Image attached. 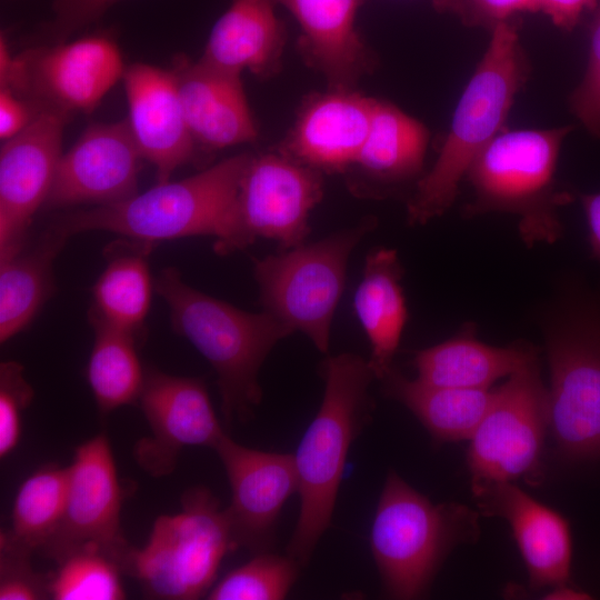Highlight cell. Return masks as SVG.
<instances>
[{"instance_id": "6da1fadb", "label": "cell", "mask_w": 600, "mask_h": 600, "mask_svg": "<svg viewBox=\"0 0 600 600\" xmlns=\"http://www.w3.org/2000/svg\"><path fill=\"white\" fill-rule=\"evenodd\" d=\"M490 43L456 108L450 130L431 170L407 204L411 226L426 224L453 203L461 179L481 150L503 130L530 67L519 41L517 17L497 24Z\"/></svg>"}, {"instance_id": "7a4b0ae2", "label": "cell", "mask_w": 600, "mask_h": 600, "mask_svg": "<svg viewBox=\"0 0 600 600\" xmlns=\"http://www.w3.org/2000/svg\"><path fill=\"white\" fill-rule=\"evenodd\" d=\"M251 157L237 154L186 179L158 182L126 200L69 213L52 229L66 238L100 230L143 243L213 236L219 252L231 234L240 183Z\"/></svg>"}, {"instance_id": "3957f363", "label": "cell", "mask_w": 600, "mask_h": 600, "mask_svg": "<svg viewBox=\"0 0 600 600\" xmlns=\"http://www.w3.org/2000/svg\"><path fill=\"white\" fill-rule=\"evenodd\" d=\"M156 289L174 330L214 369L226 421H246L262 398L258 374L263 361L294 331L266 311H243L190 287L176 268L159 274Z\"/></svg>"}, {"instance_id": "277c9868", "label": "cell", "mask_w": 600, "mask_h": 600, "mask_svg": "<svg viewBox=\"0 0 600 600\" xmlns=\"http://www.w3.org/2000/svg\"><path fill=\"white\" fill-rule=\"evenodd\" d=\"M322 403L294 456L300 511L287 548L307 564L329 527L349 449L368 416V387L374 377L361 357L340 353L321 366Z\"/></svg>"}, {"instance_id": "5b68a950", "label": "cell", "mask_w": 600, "mask_h": 600, "mask_svg": "<svg viewBox=\"0 0 600 600\" xmlns=\"http://www.w3.org/2000/svg\"><path fill=\"white\" fill-rule=\"evenodd\" d=\"M572 126L552 129L502 130L476 157L467 178L473 201L467 217L488 212L518 216L519 233L527 247L554 243L563 227L559 207L571 197L559 191L554 179L560 149Z\"/></svg>"}, {"instance_id": "8992f818", "label": "cell", "mask_w": 600, "mask_h": 600, "mask_svg": "<svg viewBox=\"0 0 600 600\" xmlns=\"http://www.w3.org/2000/svg\"><path fill=\"white\" fill-rule=\"evenodd\" d=\"M479 534L476 510L457 502L434 504L390 471L370 533L386 593L393 599L423 597L447 556Z\"/></svg>"}, {"instance_id": "52a82bcc", "label": "cell", "mask_w": 600, "mask_h": 600, "mask_svg": "<svg viewBox=\"0 0 600 600\" xmlns=\"http://www.w3.org/2000/svg\"><path fill=\"white\" fill-rule=\"evenodd\" d=\"M539 323L558 452L571 462L600 459V309L560 292L544 303Z\"/></svg>"}, {"instance_id": "ba28073f", "label": "cell", "mask_w": 600, "mask_h": 600, "mask_svg": "<svg viewBox=\"0 0 600 600\" xmlns=\"http://www.w3.org/2000/svg\"><path fill=\"white\" fill-rule=\"evenodd\" d=\"M182 509L158 517L147 543L129 552L124 569L146 597L193 600L207 596L224 556L237 548L226 509L203 487L188 489Z\"/></svg>"}, {"instance_id": "9c48e42d", "label": "cell", "mask_w": 600, "mask_h": 600, "mask_svg": "<svg viewBox=\"0 0 600 600\" xmlns=\"http://www.w3.org/2000/svg\"><path fill=\"white\" fill-rule=\"evenodd\" d=\"M376 222L368 219L311 244L253 261L263 311L327 352L349 257Z\"/></svg>"}, {"instance_id": "30bf717a", "label": "cell", "mask_w": 600, "mask_h": 600, "mask_svg": "<svg viewBox=\"0 0 600 600\" xmlns=\"http://www.w3.org/2000/svg\"><path fill=\"white\" fill-rule=\"evenodd\" d=\"M549 427V391L537 357L494 389L487 413L469 439L472 492L491 483L533 478Z\"/></svg>"}, {"instance_id": "8fae6325", "label": "cell", "mask_w": 600, "mask_h": 600, "mask_svg": "<svg viewBox=\"0 0 600 600\" xmlns=\"http://www.w3.org/2000/svg\"><path fill=\"white\" fill-rule=\"evenodd\" d=\"M323 194L321 171L280 153L251 157L237 198L231 234L218 253L227 254L258 238L283 250L303 244L309 214Z\"/></svg>"}, {"instance_id": "7c38bea8", "label": "cell", "mask_w": 600, "mask_h": 600, "mask_svg": "<svg viewBox=\"0 0 600 600\" xmlns=\"http://www.w3.org/2000/svg\"><path fill=\"white\" fill-rule=\"evenodd\" d=\"M61 521L40 551L57 562L86 546L112 556L122 571L132 547L121 531L123 492L110 442L100 433L74 450Z\"/></svg>"}, {"instance_id": "4fadbf2b", "label": "cell", "mask_w": 600, "mask_h": 600, "mask_svg": "<svg viewBox=\"0 0 600 600\" xmlns=\"http://www.w3.org/2000/svg\"><path fill=\"white\" fill-rule=\"evenodd\" d=\"M19 58L21 73L13 93L41 112L68 117L91 112L126 69L117 44L97 36L30 49Z\"/></svg>"}, {"instance_id": "5bb4252c", "label": "cell", "mask_w": 600, "mask_h": 600, "mask_svg": "<svg viewBox=\"0 0 600 600\" xmlns=\"http://www.w3.org/2000/svg\"><path fill=\"white\" fill-rule=\"evenodd\" d=\"M138 401L150 436L136 443L133 457L153 478L172 473L182 449H214L226 433L199 379L149 370Z\"/></svg>"}, {"instance_id": "9a60e30c", "label": "cell", "mask_w": 600, "mask_h": 600, "mask_svg": "<svg viewBox=\"0 0 600 600\" xmlns=\"http://www.w3.org/2000/svg\"><path fill=\"white\" fill-rule=\"evenodd\" d=\"M214 450L231 489L226 511L233 541L237 548L266 552L283 504L298 491L294 456L251 449L226 433Z\"/></svg>"}, {"instance_id": "2e32d148", "label": "cell", "mask_w": 600, "mask_h": 600, "mask_svg": "<svg viewBox=\"0 0 600 600\" xmlns=\"http://www.w3.org/2000/svg\"><path fill=\"white\" fill-rule=\"evenodd\" d=\"M68 116L42 111L0 151V258L21 250L24 232L46 203L62 156Z\"/></svg>"}, {"instance_id": "e0dca14e", "label": "cell", "mask_w": 600, "mask_h": 600, "mask_svg": "<svg viewBox=\"0 0 600 600\" xmlns=\"http://www.w3.org/2000/svg\"><path fill=\"white\" fill-rule=\"evenodd\" d=\"M141 154L127 119L87 128L61 156L46 204L103 206L137 193Z\"/></svg>"}, {"instance_id": "ac0fdd59", "label": "cell", "mask_w": 600, "mask_h": 600, "mask_svg": "<svg viewBox=\"0 0 600 600\" xmlns=\"http://www.w3.org/2000/svg\"><path fill=\"white\" fill-rule=\"evenodd\" d=\"M128 124L143 159L156 169L158 182L193 154L196 142L189 131L173 72L147 63L124 69Z\"/></svg>"}, {"instance_id": "d6986e66", "label": "cell", "mask_w": 600, "mask_h": 600, "mask_svg": "<svg viewBox=\"0 0 600 600\" xmlns=\"http://www.w3.org/2000/svg\"><path fill=\"white\" fill-rule=\"evenodd\" d=\"M481 513L506 519L526 564L531 589L568 583L572 559L569 521L514 482H497L473 491Z\"/></svg>"}, {"instance_id": "ffe728a7", "label": "cell", "mask_w": 600, "mask_h": 600, "mask_svg": "<svg viewBox=\"0 0 600 600\" xmlns=\"http://www.w3.org/2000/svg\"><path fill=\"white\" fill-rule=\"evenodd\" d=\"M374 100L354 89H329L312 96L304 102L282 153L319 171H347L367 139Z\"/></svg>"}, {"instance_id": "44dd1931", "label": "cell", "mask_w": 600, "mask_h": 600, "mask_svg": "<svg viewBox=\"0 0 600 600\" xmlns=\"http://www.w3.org/2000/svg\"><path fill=\"white\" fill-rule=\"evenodd\" d=\"M171 71L196 144L222 149L257 138L241 76L184 56L174 57Z\"/></svg>"}, {"instance_id": "7402d4cb", "label": "cell", "mask_w": 600, "mask_h": 600, "mask_svg": "<svg viewBox=\"0 0 600 600\" xmlns=\"http://www.w3.org/2000/svg\"><path fill=\"white\" fill-rule=\"evenodd\" d=\"M301 29L300 52L329 89H354L374 68V58L356 30L360 0H274Z\"/></svg>"}, {"instance_id": "603a6c76", "label": "cell", "mask_w": 600, "mask_h": 600, "mask_svg": "<svg viewBox=\"0 0 600 600\" xmlns=\"http://www.w3.org/2000/svg\"><path fill=\"white\" fill-rule=\"evenodd\" d=\"M276 4L274 0H233L212 27L199 61L239 76L243 70L262 79L278 73L286 30Z\"/></svg>"}, {"instance_id": "cb8c5ba5", "label": "cell", "mask_w": 600, "mask_h": 600, "mask_svg": "<svg viewBox=\"0 0 600 600\" xmlns=\"http://www.w3.org/2000/svg\"><path fill=\"white\" fill-rule=\"evenodd\" d=\"M538 357L529 343L493 347L467 330L436 346L416 352L413 364L418 380L433 386L489 389Z\"/></svg>"}, {"instance_id": "d4e9b609", "label": "cell", "mask_w": 600, "mask_h": 600, "mask_svg": "<svg viewBox=\"0 0 600 600\" xmlns=\"http://www.w3.org/2000/svg\"><path fill=\"white\" fill-rule=\"evenodd\" d=\"M403 269L393 249L380 248L366 260L354 310L371 346L369 366L382 379L392 369L408 309L400 284Z\"/></svg>"}, {"instance_id": "484cf974", "label": "cell", "mask_w": 600, "mask_h": 600, "mask_svg": "<svg viewBox=\"0 0 600 600\" xmlns=\"http://www.w3.org/2000/svg\"><path fill=\"white\" fill-rule=\"evenodd\" d=\"M381 380L388 396L406 406L436 443L469 440L494 396L490 388H451L411 380L393 368Z\"/></svg>"}, {"instance_id": "4316f807", "label": "cell", "mask_w": 600, "mask_h": 600, "mask_svg": "<svg viewBox=\"0 0 600 600\" xmlns=\"http://www.w3.org/2000/svg\"><path fill=\"white\" fill-rule=\"evenodd\" d=\"M428 140L420 121L390 102L374 100L367 139L351 168L382 186L411 181L422 170Z\"/></svg>"}, {"instance_id": "83f0119b", "label": "cell", "mask_w": 600, "mask_h": 600, "mask_svg": "<svg viewBox=\"0 0 600 600\" xmlns=\"http://www.w3.org/2000/svg\"><path fill=\"white\" fill-rule=\"evenodd\" d=\"M66 239L51 228L32 250H20L1 258V343L23 330L48 298L52 287V261Z\"/></svg>"}, {"instance_id": "f1b7e54d", "label": "cell", "mask_w": 600, "mask_h": 600, "mask_svg": "<svg viewBox=\"0 0 600 600\" xmlns=\"http://www.w3.org/2000/svg\"><path fill=\"white\" fill-rule=\"evenodd\" d=\"M94 340L87 378L101 414L138 400L143 381L134 334L92 313Z\"/></svg>"}, {"instance_id": "f546056e", "label": "cell", "mask_w": 600, "mask_h": 600, "mask_svg": "<svg viewBox=\"0 0 600 600\" xmlns=\"http://www.w3.org/2000/svg\"><path fill=\"white\" fill-rule=\"evenodd\" d=\"M146 253L147 249L113 256L93 287V314L134 336L143 324L151 299Z\"/></svg>"}, {"instance_id": "4dcf8cb0", "label": "cell", "mask_w": 600, "mask_h": 600, "mask_svg": "<svg viewBox=\"0 0 600 600\" xmlns=\"http://www.w3.org/2000/svg\"><path fill=\"white\" fill-rule=\"evenodd\" d=\"M69 468L46 466L20 484L8 533L20 544L40 550L57 530L64 512Z\"/></svg>"}, {"instance_id": "1f68e13d", "label": "cell", "mask_w": 600, "mask_h": 600, "mask_svg": "<svg viewBox=\"0 0 600 600\" xmlns=\"http://www.w3.org/2000/svg\"><path fill=\"white\" fill-rule=\"evenodd\" d=\"M51 574L49 591L54 600H122L120 563L104 550L86 546L58 561Z\"/></svg>"}, {"instance_id": "d6a6232c", "label": "cell", "mask_w": 600, "mask_h": 600, "mask_svg": "<svg viewBox=\"0 0 600 600\" xmlns=\"http://www.w3.org/2000/svg\"><path fill=\"white\" fill-rule=\"evenodd\" d=\"M299 563L291 557L260 552L227 573L207 594L210 600H280L297 580Z\"/></svg>"}, {"instance_id": "836d02e7", "label": "cell", "mask_w": 600, "mask_h": 600, "mask_svg": "<svg viewBox=\"0 0 600 600\" xmlns=\"http://www.w3.org/2000/svg\"><path fill=\"white\" fill-rule=\"evenodd\" d=\"M33 552L12 539L7 530L1 531L0 600L50 599L51 576H43L33 569Z\"/></svg>"}, {"instance_id": "e575fe53", "label": "cell", "mask_w": 600, "mask_h": 600, "mask_svg": "<svg viewBox=\"0 0 600 600\" xmlns=\"http://www.w3.org/2000/svg\"><path fill=\"white\" fill-rule=\"evenodd\" d=\"M33 398L23 367L16 361L0 364V458L4 459L19 444L22 414Z\"/></svg>"}, {"instance_id": "d590c367", "label": "cell", "mask_w": 600, "mask_h": 600, "mask_svg": "<svg viewBox=\"0 0 600 600\" xmlns=\"http://www.w3.org/2000/svg\"><path fill=\"white\" fill-rule=\"evenodd\" d=\"M593 10L588 67L582 82L570 98V106L584 127L600 137V0Z\"/></svg>"}, {"instance_id": "8d00e7d4", "label": "cell", "mask_w": 600, "mask_h": 600, "mask_svg": "<svg viewBox=\"0 0 600 600\" xmlns=\"http://www.w3.org/2000/svg\"><path fill=\"white\" fill-rule=\"evenodd\" d=\"M438 12L451 13L468 27L492 30L521 12H537L536 0H432Z\"/></svg>"}, {"instance_id": "74e56055", "label": "cell", "mask_w": 600, "mask_h": 600, "mask_svg": "<svg viewBox=\"0 0 600 600\" xmlns=\"http://www.w3.org/2000/svg\"><path fill=\"white\" fill-rule=\"evenodd\" d=\"M119 0H54L53 19L48 24L49 38L66 41L77 30L97 21Z\"/></svg>"}, {"instance_id": "f35d334b", "label": "cell", "mask_w": 600, "mask_h": 600, "mask_svg": "<svg viewBox=\"0 0 600 600\" xmlns=\"http://www.w3.org/2000/svg\"><path fill=\"white\" fill-rule=\"evenodd\" d=\"M41 111L30 101L0 88V139L4 142L24 130Z\"/></svg>"}, {"instance_id": "ab89813d", "label": "cell", "mask_w": 600, "mask_h": 600, "mask_svg": "<svg viewBox=\"0 0 600 600\" xmlns=\"http://www.w3.org/2000/svg\"><path fill=\"white\" fill-rule=\"evenodd\" d=\"M598 0H536L538 11L546 13L559 28L571 30L586 10H593Z\"/></svg>"}, {"instance_id": "60d3db41", "label": "cell", "mask_w": 600, "mask_h": 600, "mask_svg": "<svg viewBox=\"0 0 600 600\" xmlns=\"http://www.w3.org/2000/svg\"><path fill=\"white\" fill-rule=\"evenodd\" d=\"M580 200L588 222L591 256L600 261V192L582 194Z\"/></svg>"}, {"instance_id": "b9f144b4", "label": "cell", "mask_w": 600, "mask_h": 600, "mask_svg": "<svg viewBox=\"0 0 600 600\" xmlns=\"http://www.w3.org/2000/svg\"><path fill=\"white\" fill-rule=\"evenodd\" d=\"M544 599L552 600H580V599H591L590 594L578 590L568 583L558 584L551 588V590L546 594Z\"/></svg>"}]
</instances>
